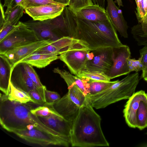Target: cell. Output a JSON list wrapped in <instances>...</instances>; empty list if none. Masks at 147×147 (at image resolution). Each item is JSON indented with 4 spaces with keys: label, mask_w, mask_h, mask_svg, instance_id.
<instances>
[{
    "label": "cell",
    "mask_w": 147,
    "mask_h": 147,
    "mask_svg": "<svg viewBox=\"0 0 147 147\" xmlns=\"http://www.w3.org/2000/svg\"><path fill=\"white\" fill-rule=\"evenodd\" d=\"M86 100L80 107L70 136L73 147L109 146L101 127V118Z\"/></svg>",
    "instance_id": "1"
},
{
    "label": "cell",
    "mask_w": 147,
    "mask_h": 147,
    "mask_svg": "<svg viewBox=\"0 0 147 147\" xmlns=\"http://www.w3.org/2000/svg\"><path fill=\"white\" fill-rule=\"evenodd\" d=\"M34 108L28 102L22 103L9 100L1 93L0 124L8 131L30 130L36 127L53 135L69 139L59 134L44 124L31 110Z\"/></svg>",
    "instance_id": "2"
},
{
    "label": "cell",
    "mask_w": 147,
    "mask_h": 147,
    "mask_svg": "<svg viewBox=\"0 0 147 147\" xmlns=\"http://www.w3.org/2000/svg\"><path fill=\"white\" fill-rule=\"evenodd\" d=\"M74 14L76 24L74 38L84 42L90 49L123 45L109 19L103 22L90 21L80 19Z\"/></svg>",
    "instance_id": "3"
},
{
    "label": "cell",
    "mask_w": 147,
    "mask_h": 147,
    "mask_svg": "<svg viewBox=\"0 0 147 147\" xmlns=\"http://www.w3.org/2000/svg\"><path fill=\"white\" fill-rule=\"evenodd\" d=\"M139 81L138 72L128 75L104 91L87 96L86 100L96 109L105 108L120 100L129 99L135 92Z\"/></svg>",
    "instance_id": "4"
},
{
    "label": "cell",
    "mask_w": 147,
    "mask_h": 147,
    "mask_svg": "<svg viewBox=\"0 0 147 147\" xmlns=\"http://www.w3.org/2000/svg\"><path fill=\"white\" fill-rule=\"evenodd\" d=\"M37 40L34 32L23 22L19 21L15 28L0 42V54L11 49Z\"/></svg>",
    "instance_id": "5"
},
{
    "label": "cell",
    "mask_w": 147,
    "mask_h": 147,
    "mask_svg": "<svg viewBox=\"0 0 147 147\" xmlns=\"http://www.w3.org/2000/svg\"><path fill=\"white\" fill-rule=\"evenodd\" d=\"M12 133L27 142L43 146L56 145L68 147L71 145L70 142L65 138L53 135L36 127L30 130L14 131Z\"/></svg>",
    "instance_id": "6"
},
{
    "label": "cell",
    "mask_w": 147,
    "mask_h": 147,
    "mask_svg": "<svg viewBox=\"0 0 147 147\" xmlns=\"http://www.w3.org/2000/svg\"><path fill=\"white\" fill-rule=\"evenodd\" d=\"M113 47H106L90 49L85 69L105 74L113 64Z\"/></svg>",
    "instance_id": "7"
},
{
    "label": "cell",
    "mask_w": 147,
    "mask_h": 147,
    "mask_svg": "<svg viewBox=\"0 0 147 147\" xmlns=\"http://www.w3.org/2000/svg\"><path fill=\"white\" fill-rule=\"evenodd\" d=\"M131 55L129 48L126 45L113 47V64L105 74L111 79L129 74L128 62Z\"/></svg>",
    "instance_id": "8"
},
{
    "label": "cell",
    "mask_w": 147,
    "mask_h": 147,
    "mask_svg": "<svg viewBox=\"0 0 147 147\" xmlns=\"http://www.w3.org/2000/svg\"><path fill=\"white\" fill-rule=\"evenodd\" d=\"M78 49H90L82 41L68 36L63 37L38 49L34 53L59 55L67 51Z\"/></svg>",
    "instance_id": "9"
},
{
    "label": "cell",
    "mask_w": 147,
    "mask_h": 147,
    "mask_svg": "<svg viewBox=\"0 0 147 147\" xmlns=\"http://www.w3.org/2000/svg\"><path fill=\"white\" fill-rule=\"evenodd\" d=\"M90 49L69 50L59 55V59L66 65L71 74L78 76L85 69Z\"/></svg>",
    "instance_id": "10"
},
{
    "label": "cell",
    "mask_w": 147,
    "mask_h": 147,
    "mask_svg": "<svg viewBox=\"0 0 147 147\" xmlns=\"http://www.w3.org/2000/svg\"><path fill=\"white\" fill-rule=\"evenodd\" d=\"M54 41L50 39L37 40L11 49L6 51L3 55L8 59L13 67L23 59L35 53L38 49L51 44Z\"/></svg>",
    "instance_id": "11"
},
{
    "label": "cell",
    "mask_w": 147,
    "mask_h": 147,
    "mask_svg": "<svg viewBox=\"0 0 147 147\" xmlns=\"http://www.w3.org/2000/svg\"><path fill=\"white\" fill-rule=\"evenodd\" d=\"M65 6L60 4H48L27 7L26 13L35 21H42L60 15Z\"/></svg>",
    "instance_id": "12"
},
{
    "label": "cell",
    "mask_w": 147,
    "mask_h": 147,
    "mask_svg": "<svg viewBox=\"0 0 147 147\" xmlns=\"http://www.w3.org/2000/svg\"><path fill=\"white\" fill-rule=\"evenodd\" d=\"M10 82L14 87L27 94L30 90L36 89L28 76L22 63H18L12 67Z\"/></svg>",
    "instance_id": "13"
},
{
    "label": "cell",
    "mask_w": 147,
    "mask_h": 147,
    "mask_svg": "<svg viewBox=\"0 0 147 147\" xmlns=\"http://www.w3.org/2000/svg\"><path fill=\"white\" fill-rule=\"evenodd\" d=\"M49 105L64 119L72 124L77 115L80 108L70 99L67 93L52 104Z\"/></svg>",
    "instance_id": "14"
},
{
    "label": "cell",
    "mask_w": 147,
    "mask_h": 147,
    "mask_svg": "<svg viewBox=\"0 0 147 147\" xmlns=\"http://www.w3.org/2000/svg\"><path fill=\"white\" fill-rule=\"evenodd\" d=\"M23 23L34 32L38 40L50 39L55 41L61 38L53 31L50 19L42 21L30 20Z\"/></svg>",
    "instance_id": "15"
},
{
    "label": "cell",
    "mask_w": 147,
    "mask_h": 147,
    "mask_svg": "<svg viewBox=\"0 0 147 147\" xmlns=\"http://www.w3.org/2000/svg\"><path fill=\"white\" fill-rule=\"evenodd\" d=\"M106 11L111 23L121 36L128 38V26L121 10L116 5L113 0H107Z\"/></svg>",
    "instance_id": "16"
},
{
    "label": "cell",
    "mask_w": 147,
    "mask_h": 147,
    "mask_svg": "<svg viewBox=\"0 0 147 147\" xmlns=\"http://www.w3.org/2000/svg\"><path fill=\"white\" fill-rule=\"evenodd\" d=\"M145 93L142 90L135 92L125 105L123 116L127 124L130 127L137 128L136 113L140 101Z\"/></svg>",
    "instance_id": "17"
},
{
    "label": "cell",
    "mask_w": 147,
    "mask_h": 147,
    "mask_svg": "<svg viewBox=\"0 0 147 147\" xmlns=\"http://www.w3.org/2000/svg\"><path fill=\"white\" fill-rule=\"evenodd\" d=\"M38 117L47 127L70 140L72 123L61 116L55 115H51L47 117Z\"/></svg>",
    "instance_id": "18"
},
{
    "label": "cell",
    "mask_w": 147,
    "mask_h": 147,
    "mask_svg": "<svg viewBox=\"0 0 147 147\" xmlns=\"http://www.w3.org/2000/svg\"><path fill=\"white\" fill-rule=\"evenodd\" d=\"M57 73L66 83L68 89L67 93L70 99L79 107L82 106L86 100V97L76 85L75 81V75L65 70L60 68L57 70Z\"/></svg>",
    "instance_id": "19"
},
{
    "label": "cell",
    "mask_w": 147,
    "mask_h": 147,
    "mask_svg": "<svg viewBox=\"0 0 147 147\" xmlns=\"http://www.w3.org/2000/svg\"><path fill=\"white\" fill-rule=\"evenodd\" d=\"M73 12L79 18L90 21L103 22L109 19L105 8L97 4L89 5Z\"/></svg>",
    "instance_id": "20"
},
{
    "label": "cell",
    "mask_w": 147,
    "mask_h": 147,
    "mask_svg": "<svg viewBox=\"0 0 147 147\" xmlns=\"http://www.w3.org/2000/svg\"><path fill=\"white\" fill-rule=\"evenodd\" d=\"M12 66L5 55L0 54V90L5 94H8Z\"/></svg>",
    "instance_id": "21"
},
{
    "label": "cell",
    "mask_w": 147,
    "mask_h": 147,
    "mask_svg": "<svg viewBox=\"0 0 147 147\" xmlns=\"http://www.w3.org/2000/svg\"><path fill=\"white\" fill-rule=\"evenodd\" d=\"M59 59V55L51 54L34 53L23 59L18 63H26L32 66L42 68L45 67L53 61Z\"/></svg>",
    "instance_id": "22"
},
{
    "label": "cell",
    "mask_w": 147,
    "mask_h": 147,
    "mask_svg": "<svg viewBox=\"0 0 147 147\" xmlns=\"http://www.w3.org/2000/svg\"><path fill=\"white\" fill-rule=\"evenodd\" d=\"M81 79L85 83L88 93L87 96L96 94L104 91L115 83L117 80L114 81L105 82L94 81L87 79Z\"/></svg>",
    "instance_id": "23"
},
{
    "label": "cell",
    "mask_w": 147,
    "mask_h": 147,
    "mask_svg": "<svg viewBox=\"0 0 147 147\" xmlns=\"http://www.w3.org/2000/svg\"><path fill=\"white\" fill-rule=\"evenodd\" d=\"M50 21L52 29L57 36L60 38L63 37H70L63 11L58 16L50 19Z\"/></svg>",
    "instance_id": "24"
},
{
    "label": "cell",
    "mask_w": 147,
    "mask_h": 147,
    "mask_svg": "<svg viewBox=\"0 0 147 147\" xmlns=\"http://www.w3.org/2000/svg\"><path fill=\"white\" fill-rule=\"evenodd\" d=\"M137 128L142 130L147 127V94L141 100L136 113Z\"/></svg>",
    "instance_id": "25"
},
{
    "label": "cell",
    "mask_w": 147,
    "mask_h": 147,
    "mask_svg": "<svg viewBox=\"0 0 147 147\" xmlns=\"http://www.w3.org/2000/svg\"><path fill=\"white\" fill-rule=\"evenodd\" d=\"M136 15L138 24L143 31L147 30V0H135Z\"/></svg>",
    "instance_id": "26"
},
{
    "label": "cell",
    "mask_w": 147,
    "mask_h": 147,
    "mask_svg": "<svg viewBox=\"0 0 147 147\" xmlns=\"http://www.w3.org/2000/svg\"><path fill=\"white\" fill-rule=\"evenodd\" d=\"M24 9L21 5H18L9 9L6 10L5 12V20L2 26L0 28L10 24L16 25L20 19L22 17Z\"/></svg>",
    "instance_id": "27"
},
{
    "label": "cell",
    "mask_w": 147,
    "mask_h": 147,
    "mask_svg": "<svg viewBox=\"0 0 147 147\" xmlns=\"http://www.w3.org/2000/svg\"><path fill=\"white\" fill-rule=\"evenodd\" d=\"M8 100L22 103H33V100L26 93L14 87L10 82V90L8 95L4 94Z\"/></svg>",
    "instance_id": "28"
},
{
    "label": "cell",
    "mask_w": 147,
    "mask_h": 147,
    "mask_svg": "<svg viewBox=\"0 0 147 147\" xmlns=\"http://www.w3.org/2000/svg\"><path fill=\"white\" fill-rule=\"evenodd\" d=\"M23 64L28 76L32 81L40 96L46 103L45 91L46 87L42 84L33 66L27 63H23Z\"/></svg>",
    "instance_id": "29"
},
{
    "label": "cell",
    "mask_w": 147,
    "mask_h": 147,
    "mask_svg": "<svg viewBox=\"0 0 147 147\" xmlns=\"http://www.w3.org/2000/svg\"><path fill=\"white\" fill-rule=\"evenodd\" d=\"M77 76L81 79H87L97 81L109 82L111 80L105 73L96 71H90L86 69L82 71Z\"/></svg>",
    "instance_id": "30"
},
{
    "label": "cell",
    "mask_w": 147,
    "mask_h": 147,
    "mask_svg": "<svg viewBox=\"0 0 147 147\" xmlns=\"http://www.w3.org/2000/svg\"><path fill=\"white\" fill-rule=\"evenodd\" d=\"M131 32L138 45L147 44V30L143 31L138 24L131 28Z\"/></svg>",
    "instance_id": "31"
},
{
    "label": "cell",
    "mask_w": 147,
    "mask_h": 147,
    "mask_svg": "<svg viewBox=\"0 0 147 147\" xmlns=\"http://www.w3.org/2000/svg\"><path fill=\"white\" fill-rule=\"evenodd\" d=\"M31 112L37 117H47L51 115L61 116L50 105H47L34 108L31 110Z\"/></svg>",
    "instance_id": "32"
},
{
    "label": "cell",
    "mask_w": 147,
    "mask_h": 147,
    "mask_svg": "<svg viewBox=\"0 0 147 147\" xmlns=\"http://www.w3.org/2000/svg\"><path fill=\"white\" fill-rule=\"evenodd\" d=\"M93 4L92 0H69L68 7L73 12H75Z\"/></svg>",
    "instance_id": "33"
},
{
    "label": "cell",
    "mask_w": 147,
    "mask_h": 147,
    "mask_svg": "<svg viewBox=\"0 0 147 147\" xmlns=\"http://www.w3.org/2000/svg\"><path fill=\"white\" fill-rule=\"evenodd\" d=\"M48 4H60L52 0H23L22 6L25 10L28 7Z\"/></svg>",
    "instance_id": "34"
},
{
    "label": "cell",
    "mask_w": 147,
    "mask_h": 147,
    "mask_svg": "<svg viewBox=\"0 0 147 147\" xmlns=\"http://www.w3.org/2000/svg\"><path fill=\"white\" fill-rule=\"evenodd\" d=\"M128 64L130 72L135 71L137 72L143 70V66L141 56L138 60H136L135 58H129Z\"/></svg>",
    "instance_id": "35"
},
{
    "label": "cell",
    "mask_w": 147,
    "mask_h": 147,
    "mask_svg": "<svg viewBox=\"0 0 147 147\" xmlns=\"http://www.w3.org/2000/svg\"><path fill=\"white\" fill-rule=\"evenodd\" d=\"M45 92L46 103L44 105H51L61 98L57 92L48 90L46 88Z\"/></svg>",
    "instance_id": "36"
},
{
    "label": "cell",
    "mask_w": 147,
    "mask_h": 147,
    "mask_svg": "<svg viewBox=\"0 0 147 147\" xmlns=\"http://www.w3.org/2000/svg\"><path fill=\"white\" fill-rule=\"evenodd\" d=\"M27 94L30 97L34 104L43 105L45 103L36 89L30 90Z\"/></svg>",
    "instance_id": "37"
},
{
    "label": "cell",
    "mask_w": 147,
    "mask_h": 147,
    "mask_svg": "<svg viewBox=\"0 0 147 147\" xmlns=\"http://www.w3.org/2000/svg\"><path fill=\"white\" fill-rule=\"evenodd\" d=\"M140 55L142 57L143 68L141 76L147 71V44L139 50Z\"/></svg>",
    "instance_id": "38"
},
{
    "label": "cell",
    "mask_w": 147,
    "mask_h": 147,
    "mask_svg": "<svg viewBox=\"0 0 147 147\" xmlns=\"http://www.w3.org/2000/svg\"><path fill=\"white\" fill-rule=\"evenodd\" d=\"M16 25L9 24L0 28V42L15 28Z\"/></svg>",
    "instance_id": "39"
},
{
    "label": "cell",
    "mask_w": 147,
    "mask_h": 147,
    "mask_svg": "<svg viewBox=\"0 0 147 147\" xmlns=\"http://www.w3.org/2000/svg\"><path fill=\"white\" fill-rule=\"evenodd\" d=\"M23 0H4L3 7H7L9 9L18 5L22 6Z\"/></svg>",
    "instance_id": "40"
},
{
    "label": "cell",
    "mask_w": 147,
    "mask_h": 147,
    "mask_svg": "<svg viewBox=\"0 0 147 147\" xmlns=\"http://www.w3.org/2000/svg\"><path fill=\"white\" fill-rule=\"evenodd\" d=\"M3 7L1 3H0V8L1 11V17L0 20V27L3 25L5 20V15L3 10Z\"/></svg>",
    "instance_id": "41"
},
{
    "label": "cell",
    "mask_w": 147,
    "mask_h": 147,
    "mask_svg": "<svg viewBox=\"0 0 147 147\" xmlns=\"http://www.w3.org/2000/svg\"><path fill=\"white\" fill-rule=\"evenodd\" d=\"M93 4H97L102 7L105 8L106 0H92Z\"/></svg>",
    "instance_id": "42"
},
{
    "label": "cell",
    "mask_w": 147,
    "mask_h": 147,
    "mask_svg": "<svg viewBox=\"0 0 147 147\" xmlns=\"http://www.w3.org/2000/svg\"><path fill=\"white\" fill-rule=\"evenodd\" d=\"M52 1L59 3L60 4L63 5L65 6L68 5L69 0H52Z\"/></svg>",
    "instance_id": "43"
},
{
    "label": "cell",
    "mask_w": 147,
    "mask_h": 147,
    "mask_svg": "<svg viewBox=\"0 0 147 147\" xmlns=\"http://www.w3.org/2000/svg\"><path fill=\"white\" fill-rule=\"evenodd\" d=\"M117 3L119 7L120 6H123L122 0H115L114 2Z\"/></svg>",
    "instance_id": "44"
},
{
    "label": "cell",
    "mask_w": 147,
    "mask_h": 147,
    "mask_svg": "<svg viewBox=\"0 0 147 147\" xmlns=\"http://www.w3.org/2000/svg\"><path fill=\"white\" fill-rule=\"evenodd\" d=\"M141 77L142 78H143L145 81L147 82V71H146L143 76Z\"/></svg>",
    "instance_id": "45"
},
{
    "label": "cell",
    "mask_w": 147,
    "mask_h": 147,
    "mask_svg": "<svg viewBox=\"0 0 147 147\" xmlns=\"http://www.w3.org/2000/svg\"><path fill=\"white\" fill-rule=\"evenodd\" d=\"M146 134H147V133H146Z\"/></svg>",
    "instance_id": "46"
},
{
    "label": "cell",
    "mask_w": 147,
    "mask_h": 147,
    "mask_svg": "<svg viewBox=\"0 0 147 147\" xmlns=\"http://www.w3.org/2000/svg\"></svg>",
    "instance_id": "47"
}]
</instances>
